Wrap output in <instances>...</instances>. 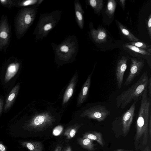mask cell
<instances>
[{"mask_svg":"<svg viewBox=\"0 0 151 151\" xmlns=\"http://www.w3.org/2000/svg\"><path fill=\"white\" fill-rule=\"evenodd\" d=\"M139 99L140 104L136 121L135 140L138 141L143 136L142 144L144 145L147 142L149 124L151 119V98L148 96L147 87Z\"/></svg>","mask_w":151,"mask_h":151,"instance_id":"cell-1","label":"cell"},{"mask_svg":"<svg viewBox=\"0 0 151 151\" xmlns=\"http://www.w3.org/2000/svg\"><path fill=\"white\" fill-rule=\"evenodd\" d=\"M148 78L147 72L145 71L136 83L118 96L116 99L117 108L123 109L133 100L137 101L147 86Z\"/></svg>","mask_w":151,"mask_h":151,"instance_id":"cell-2","label":"cell"},{"mask_svg":"<svg viewBox=\"0 0 151 151\" xmlns=\"http://www.w3.org/2000/svg\"><path fill=\"white\" fill-rule=\"evenodd\" d=\"M55 59L68 62L75 59L79 50L78 40L74 35H69L58 45L52 44Z\"/></svg>","mask_w":151,"mask_h":151,"instance_id":"cell-3","label":"cell"},{"mask_svg":"<svg viewBox=\"0 0 151 151\" xmlns=\"http://www.w3.org/2000/svg\"><path fill=\"white\" fill-rule=\"evenodd\" d=\"M62 11L56 10L40 14L33 34L36 40H41L56 26L60 19Z\"/></svg>","mask_w":151,"mask_h":151,"instance_id":"cell-4","label":"cell"},{"mask_svg":"<svg viewBox=\"0 0 151 151\" xmlns=\"http://www.w3.org/2000/svg\"><path fill=\"white\" fill-rule=\"evenodd\" d=\"M38 8L35 6L22 9L18 16L16 21L17 33L22 35L32 24L37 12Z\"/></svg>","mask_w":151,"mask_h":151,"instance_id":"cell-5","label":"cell"},{"mask_svg":"<svg viewBox=\"0 0 151 151\" xmlns=\"http://www.w3.org/2000/svg\"><path fill=\"white\" fill-rule=\"evenodd\" d=\"M53 121V117L48 113H41L35 116L24 127L29 131H41L51 125Z\"/></svg>","mask_w":151,"mask_h":151,"instance_id":"cell-6","label":"cell"},{"mask_svg":"<svg viewBox=\"0 0 151 151\" xmlns=\"http://www.w3.org/2000/svg\"><path fill=\"white\" fill-rule=\"evenodd\" d=\"M110 114V111L106 106L98 105L85 110L82 113L81 116L101 122L104 120Z\"/></svg>","mask_w":151,"mask_h":151,"instance_id":"cell-7","label":"cell"},{"mask_svg":"<svg viewBox=\"0 0 151 151\" xmlns=\"http://www.w3.org/2000/svg\"><path fill=\"white\" fill-rule=\"evenodd\" d=\"M131 61L129 73L124 84L126 86L131 84L134 78L139 74L145 65L144 62L142 60L132 58Z\"/></svg>","mask_w":151,"mask_h":151,"instance_id":"cell-8","label":"cell"},{"mask_svg":"<svg viewBox=\"0 0 151 151\" xmlns=\"http://www.w3.org/2000/svg\"><path fill=\"white\" fill-rule=\"evenodd\" d=\"M137 101H133L129 108L121 116L122 131L125 136L128 133L132 123L134 115L136 104Z\"/></svg>","mask_w":151,"mask_h":151,"instance_id":"cell-9","label":"cell"},{"mask_svg":"<svg viewBox=\"0 0 151 151\" xmlns=\"http://www.w3.org/2000/svg\"><path fill=\"white\" fill-rule=\"evenodd\" d=\"M128 57L122 56L118 61L116 66V75L118 88L120 89L123 83L124 75L127 67Z\"/></svg>","mask_w":151,"mask_h":151,"instance_id":"cell-10","label":"cell"},{"mask_svg":"<svg viewBox=\"0 0 151 151\" xmlns=\"http://www.w3.org/2000/svg\"><path fill=\"white\" fill-rule=\"evenodd\" d=\"M10 35V30L7 19H2L0 23V49L3 48L7 45Z\"/></svg>","mask_w":151,"mask_h":151,"instance_id":"cell-11","label":"cell"},{"mask_svg":"<svg viewBox=\"0 0 151 151\" xmlns=\"http://www.w3.org/2000/svg\"><path fill=\"white\" fill-rule=\"evenodd\" d=\"M95 65L93 70L88 76L86 80L83 85L77 100V106L81 105L87 99L89 92L91 84V78L95 69Z\"/></svg>","mask_w":151,"mask_h":151,"instance_id":"cell-12","label":"cell"},{"mask_svg":"<svg viewBox=\"0 0 151 151\" xmlns=\"http://www.w3.org/2000/svg\"><path fill=\"white\" fill-rule=\"evenodd\" d=\"M74 4L76 23L79 28L83 29L84 25V12L78 0H75Z\"/></svg>","mask_w":151,"mask_h":151,"instance_id":"cell-13","label":"cell"},{"mask_svg":"<svg viewBox=\"0 0 151 151\" xmlns=\"http://www.w3.org/2000/svg\"><path fill=\"white\" fill-rule=\"evenodd\" d=\"M90 33L93 40L96 42L101 44L106 42L107 34L104 29L99 28L96 30L93 29L91 30Z\"/></svg>","mask_w":151,"mask_h":151,"instance_id":"cell-14","label":"cell"},{"mask_svg":"<svg viewBox=\"0 0 151 151\" xmlns=\"http://www.w3.org/2000/svg\"><path fill=\"white\" fill-rule=\"evenodd\" d=\"M77 73H76L73 76L65 92L63 98L62 104H66L72 96L76 83Z\"/></svg>","mask_w":151,"mask_h":151,"instance_id":"cell-15","label":"cell"},{"mask_svg":"<svg viewBox=\"0 0 151 151\" xmlns=\"http://www.w3.org/2000/svg\"><path fill=\"white\" fill-rule=\"evenodd\" d=\"M20 84L18 83L13 87L9 94L4 107L5 111L7 110L11 106L17 96Z\"/></svg>","mask_w":151,"mask_h":151,"instance_id":"cell-16","label":"cell"},{"mask_svg":"<svg viewBox=\"0 0 151 151\" xmlns=\"http://www.w3.org/2000/svg\"><path fill=\"white\" fill-rule=\"evenodd\" d=\"M20 64L18 63H13L8 66L4 78V82H8L17 73Z\"/></svg>","mask_w":151,"mask_h":151,"instance_id":"cell-17","label":"cell"},{"mask_svg":"<svg viewBox=\"0 0 151 151\" xmlns=\"http://www.w3.org/2000/svg\"><path fill=\"white\" fill-rule=\"evenodd\" d=\"M82 138L95 140L102 147L104 146L105 145L102 134L100 132L96 131L87 132L83 134Z\"/></svg>","mask_w":151,"mask_h":151,"instance_id":"cell-18","label":"cell"},{"mask_svg":"<svg viewBox=\"0 0 151 151\" xmlns=\"http://www.w3.org/2000/svg\"><path fill=\"white\" fill-rule=\"evenodd\" d=\"M120 32L122 35L129 41L132 42H139V40L121 23L116 20Z\"/></svg>","mask_w":151,"mask_h":151,"instance_id":"cell-19","label":"cell"},{"mask_svg":"<svg viewBox=\"0 0 151 151\" xmlns=\"http://www.w3.org/2000/svg\"><path fill=\"white\" fill-rule=\"evenodd\" d=\"M21 145L28 149L30 151H42V145L41 142L38 141H22Z\"/></svg>","mask_w":151,"mask_h":151,"instance_id":"cell-20","label":"cell"},{"mask_svg":"<svg viewBox=\"0 0 151 151\" xmlns=\"http://www.w3.org/2000/svg\"><path fill=\"white\" fill-rule=\"evenodd\" d=\"M78 142L82 147L89 151H93L96 150L93 140L79 138L78 139Z\"/></svg>","mask_w":151,"mask_h":151,"instance_id":"cell-21","label":"cell"},{"mask_svg":"<svg viewBox=\"0 0 151 151\" xmlns=\"http://www.w3.org/2000/svg\"><path fill=\"white\" fill-rule=\"evenodd\" d=\"M81 126L80 125L76 124L67 128L63 134L66 137V139L68 140L73 138Z\"/></svg>","mask_w":151,"mask_h":151,"instance_id":"cell-22","label":"cell"},{"mask_svg":"<svg viewBox=\"0 0 151 151\" xmlns=\"http://www.w3.org/2000/svg\"><path fill=\"white\" fill-rule=\"evenodd\" d=\"M123 46L130 51L135 53H138L140 55H143V56H149L150 55H151V53L146 50L129 44H126L124 45Z\"/></svg>","mask_w":151,"mask_h":151,"instance_id":"cell-23","label":"cell"},{"mask_svg":"<svg viewBox=\"0 0 151 151\" xmlns=\"http://www.w3.org/2000/svg\"><path fill=\"white\" fill-rule=\"evenodd\" d=\"M88 4L90 5L96 12H99L102 9L103 4V0H89L86 1Z\"/></svg>","mask_w":151,"mask_h":151,"instance_id":"cell-24","label":"cell"},{"mask_svg":"<svg viewBox=\"0 0 151 151\" xmlns=\"http://www.w3.org/2000/svg\"><path fill=\"white\" fill-rule=\"evenodd\" d=\"M116 5V3L115 0L108 1L106 13L109 18L111 17L114 15Z\"/></svg>","mask_w":151,"mask_h":151,"instance_id":"cell-25","label":"cell"},{"mask_svg":"<svg viewBox=\"0 0 151 151\" xmlns=\"http://www.w3.org/2000/svg\"><path fill=\"white\" fill-rule=\"evenodd\" d=\"M129 44L146 50L151 53V45L141 42H132Z\"/></svg>","mask_w":151,"mask_h":151,"instance_id":"cell-26","label":"cell"},{"mask_svg":"<svg viewBox=\"0 0 151 151\" xmlns=\"http://www.w3.org/2000/svg\"><path fill=\"white\" fill-rule=\"evenodd\" d=\"M38 0H27L22 1L18 3V5L21 6H27L37 5Z\"/></svg>","mask_w":151,"mask_h":151,"instance_id":"cell-27","label":"cell"},{"mask_svg":"<svg viewBox=\"0 0 151 151\" xmlns=\"http://www.w3.org/2000/svg\"><path fill=\"white\" fill-rule=\"evenodd\" d=\"M0 3L3 6L8 8L15 5V3L14 1L10 0H0Z\"/></svg>","mask_w":151,"mask_h":151,"instance_id":"cell-28","label":"cell"},{"mask_svg":"<svg viewBox=\"0 0 151 151\" xmlns=\"http://www.w3.org/2000/svg\"><path fill=\"white\" fill-rule=\"evenodd\" d=\"M63 127L59 125L53 129L52 133L53 135L56 136L60 135L63 131Z\"/></svg>","mask_w":151,"mask_h":151,"instance_id":"cell-29","label":"cell"},{"mask_svg":"<svg viewBox=\"0 0 151 151\" xmlns=\"http://www.w3.org/2000/svg\"><path fill=\"white\" fill-rule=\"evenodd\" d=\"M146 27L148 32L150 38H151V14L148 17L147 20H146Z\"/></svg>","mask_w":151,"mask_h":151,"instance_id":"cell-30","label":"cell"},{"mask_svg":"<svg viewBox=\"0 0 151 151\" xmlns=\"http://www.w3.org/2000/svg\"><path fill=\"white\" fill-rule=\"evenodd\" d=\"M147 89L148 96L149 98H151V78L150 77L148 78Z\"/></svg>","mask_w":151,"mask_h":151,"instance_id":"cell-31","label":"cell"},{"mask_svg":"<svg viewBox=\"0 0 151 151\" xmlns=\"http://www.w3.org/2000/svg\"><path fill=\"white\" fill-rule=\"evenodd\" d=\"M119 3L123 9L124 10L125 8V0H120L119 1Z\"/></svg>","mask_w":151,"mask_h":151,"instance_id":"cell-32","label":"cell"},{"mask_svg":"<svg viewBox=\"0 0 151 151\" xmlns=\"http://www.w3.org/2000/svg\"><path fill=\"white\" fill-rule=\"evenodd\" d=\"M0 151H7L5 146L0 142Z\"/></svg>","mask_w":151,"mask_h":151,"instance_id":"cell-33","label":"cell"},{"mask_svg":"<svg viewBox=\"0 0 151 151\" xmlns=\"http://www.w3.org/2000/svg\"><path fill=\"white\" fill-rule=\"evenodd\" d=\"M62 146L60 144H58L56 146L55 151H61Z\"/></svg>","mask_w":151,"mask_h":151,"instance_id":"cell-34","label":"cell"},{"mask_svg":"<svg viewBox=\"0 0 151 151\" xmlns=\"http://www.w3.org/2000/svg\"><path fill=\"white\" fill-rule=\"evenodd\" d=\"M3 101L2 99L0 98V114H1L3 105Z\"/></svg>","mask_w":151,"mask_h":151,"instance_id":"cell-35","label":"cell"},{"mask_svg":"<svg viewBox=\"0 0 151 151\" xmlns=\"http://www.w3.org/2000/svg\"><path fill=\"white\" fill-rule=\"evenodd\" d=\"M64 151H72L70 146L69 145L67 146Z\"/></svg>","mask_w":151,"mask_h":151,"instance_id":"cell-36","label":"cell"},{"mask_svg":"<svg viewBox=\"0 0 151 151\" xmlns=\"http://www.w3.org/2000/svg\"><path fill=\"white\" fill-rule=\"evenodd\" d=\"M115 151H134L132 150H124L123 149H119Z\"/></svg>","mask_w":151,"mask_h":151,"instance_id":"cell-37","label":"cell"},{"mask_svg":"<svg viewBox=\"0 0 151 151\" xmlns=\"http://www.w3.org/2000/svg\"><path fill=\"white\" fill-rule=\"evenodd\" d=\"M144 151H150V147L149 146H147L145 148Z\"/></svg>","mask_w":151,"mask_h":151,"instance_id":"cell-38","label":"cell"},{"mask_svg":"<svg viewBox=\"0 0 151 151\" xmlns=\"http://www.w3.org/2000/svg\"><path fill=\"white\" fill-rule=\"evenodd\" d=\"M43 0H38V1L37 3V5L38 6L40 5L42 2L43 1Z\"/></svg>","mask_w":151,"mask_h":151,"instance_id":"cell-39","label":"cell"}]
</instances>
